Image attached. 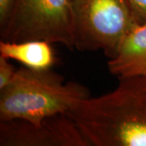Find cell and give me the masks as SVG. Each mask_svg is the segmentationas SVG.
Masks as SVG:
<instances>
[{"label": "cell", "instance_id": "ba28073f", "mask_svg": "<svg viewBox=\"0 0 146 146\" xmlns=\"http://www.w3.org/2000/svg\"><path fill=\"white\" fill-rule=\"evenodd\" d=\"M8 58L0 56V90L6 88L12 81L16 70Z\"/></svg>", "mask_w": 146, "mask_h": 146}, {"label": "cell", "instance_id": "3957f363", "mask_svg": "<svg viewBox=\"0 0 146 146\" xmlns=\"http://www.w3.org/2000/svg\"><path fill=\"white\" fill-rule=\"evenodd\" d=\"M74 49L102 50L109 58L137 25L127 0H73Z\"/></svg>", "mask_w": 146, "mask_h": 146}, {"label": "cell", "instance_id": "52a82bcc", "mask_svg": "<svg viewBox=\"0 0 146 146\" xmlns=\"http://www.w3.org/2000/svg\"><path fill=\"white\" fill-rule=\"evenodd\" d=\"M0 56L14 59L33 70H49L56 63L51 43L42 40L0 41Z\"/></svg>", "mask_w": 146, "mask_h": 146}, {"label": "cell", "instance_id": "277c9868", "mask_svg": "<svg viewBox=\"0 0 146 146\" xmlns=\"http://www.w3.org/2000/svg\"><path fill=\"white\" fill-rule=\"evenodd\" d=\"M73 0H15L1 40H42L74 49Z\"/></svg>", "mask_w": 146, "mask_h": 146}, {"label": "cell", "instance_id": "5b68a950", "mask_svg": "<svg viewBox=\"0 0 146 146\" xmlns=\"http://www.w3.org/2000/svg\"><path fill=\"white\" fill-rule=\"evenodd\" d=\"M1 146H91L68 114L39 123L21 119L0 122Z\"/></svg>", "mask_w": 146, "mask_h": 146}, {"label": "cell", "instance_id": "6da1fadb", "mask_svg": "<svg viewBox=\"0 0 146 146\" xmlns=\"http://www.w3.org/2000/svg\"><path fill=\"white\" fill-rule=\"evenodd\" d=\"M119 80L112 92L82 100L68 113L91 146H146V80Z\"/></svg>", "mask_w": 146, "mask_h": 146}, {"label": "cell", "instance_id": "30bf717a", "mask_svg": "<svg viewBox=\"0 0 146 146\" xmlns=\"http://www.w3.org/2000/svg\"><path fill=\"white\" fill-rule=\"evenodd\" d=\"M15 0H0V28H3L10 16Z\"/></svg>", "mask_w": 146, "mask_h": 146}, {"label": "cell", "instance_id": "9c48e42d", "mask_svg": "<svg viewBox=\"0 0 146 146\" xmlns=\"http://www.w3.org/2000/svg\"><path fill=\"white\" fill-rule=\"evenodd\" d=\"M137 25L146 24V0H127Z\"/></svg>", "mask_w": 146, "mask_h": 146}, {"label": "cell", "instance_id": "7a4b0ae2", "mask_svg": "<svg viewBox=\"0 0 146 146\" xmlns=\"http://www.w3.org/2000/svg\"><path fill=\"white\" fill-rule=\"evenodd\" d=\"M90 97L89 89L49 70L23 67L6 88L0 90V120L21 119L39 123L46 118L68 114Z\"/></svg>", "mask_w": 146, "mask_h": 146}, {"label": "cell", "instance_id": "8992f818", "mask_svg": "<svg viewBox=\"0 0 146 146\" xmlns=\"http://www.w3.org/2000/svg\"><path fill=\"white\" fill-rule=\"evenodd\" d=\"M107 66L119 79L139 76L146 80V24L136 25L128 32Z\"/></svg>", "mask_w": 146, "mask_h": 146}]
</instances>
